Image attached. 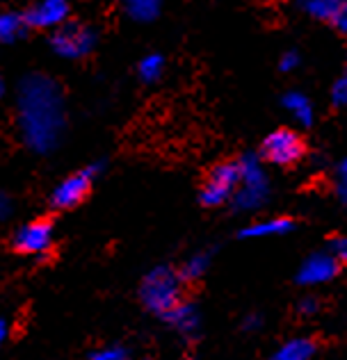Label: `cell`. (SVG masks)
<instances>
[{"mask_svg": "<svg viewBox=\"0 0 347 360\" xmlns=\"http://www.w3.org/2000/svg\"><path fill=\"white\" fill-rule=\"evenodd\" d=\"M126 358L128 354L124 347H103L92 356V360H126Z\"/></svg>", "mask_w": 347, "mask_h": 360, "instance_id": "18", "label": "cell"}, {"mask_svg": "<svg viewBox=\"0 0 347 360\" xmlns=\"http://www.w3.org/2000/svg\"><path fill=\"white\" fill-rule=\"evenodd\" d=\"M165 319L170 321V324L178 330L181 335H187L192 338L196 335V330L201 326V317H199V310H196L192 303H178L174 310H170L165 315Z\"/></svg>", "mask_w": 347, "mask_h": 360, "instance_id": "11", "label": "cell"}, {"mask_svg": "<svg viewBox=\"0 0 347 360\" xmlns=\"http://www.w3.org/2000/svg\"><path fill=\"white\" fill-rule=\"evenodd\" d=\"M25 16L16 12H0V44H12L25 30Z\"/></svg>", "mask_w": 347, "mask_h": 360, "instance_id": "14", "label": "cell"}, {"mask_svg": "<svg viewBox=\"0 0 347 360\" xmlns=\"http://www.w3.org/2000/svg\"><path fill=\"white\" fill-rule=\"evenodd\" d=\"M260 324H263V319L258 317V315H249V317H245V330H256V328H260Z\"/></svg>", "mask_w": 347, "mask_h": 360, "instance_id": "23", "label": "cell"}, {"mask_svg": "<svg viewBox=\"0 0 347 360\" xmlns=\"http://www.w3.org/2000/svg\"><path fill=\"white\" fill-rule=\"evenodd\" d=\"M293 219L288 217H275V219H267V221H258L254 226H249L240 233V238H249V240H256V238H272V235H284L293 231Z\"/></svg>", "mask_w": 347, "mask_h": 360, "instance_id": "13", "label": "cell"}, {"mask_svg": "<svg viewBox=\"0 0 347 360\" xmlns=\"http://www.w3.org/2000/svg\"><path fill=\"white\" fill-rule=\"evenodd\" d=\"M265 176H263L260 167L254 158H247L240 162V185L236 192V205L240 210H249V207H256L263 203L265 198Z\"/></svg>", "mask_w": 347, "mask_h": 360, "instance_id": "6", "label": "cell"}, {"mask_svg": "<svg viewBox=\"0 0 347 360\" xmlns=\"http://www.w3.org/2000/svg\"><path fill=\"white\" fill-rule=\"evenodd\" d=\"M163 66H165V60L160 55H146V58L139 62L137 71H139V78L144 82H153L163 75Z\"/></svg>", "mask_w": 347, "mask_h": 360, "instance_id": "17", "label": "cell"}, {"mask_svg": "<svg viewBox=\"0 0 347 360\" xmlns=\"http://www.w3.org/2000/svg\"><path fill=\"white\" fill-rule=\"evenodd\" d=\"M3 94H5V82H3V78H0V98H3Z\"/></svg>", "mask_w": 347, "mask_h": 360, "instance_id": "27", "label": "cell"}, {"mask_svg": "<svg viewBox=\"0 0 347 360\" xmlns=\"http://www.w3.org/2000/svg\"><path fill=\"white\" fill-rule=\"evenodd\" d=\"M9 214H12V198L0 192V221L7 219Z\"/></svg>", "mask_w": 347, "mask_h": 360, "instance_id": "21", "label": "cell"}, {"mask_svg": "<svg viewBox=\"0 0 347 360\" xmlns=\"http://www.w3.org/2000/svg\"><path fill=\"white\" fill-rule=\"evenodd\" d=\"M329 246H332L329 253L334 255V258L347 264V238H334Z\"/></svg>", "mask_w": 347, "mask_h": 360, "instance_id": "19", "label": "cell"}, {"mask_svg": "<svg viewBox=\"0 0 347 360\" xmlns=\"http://www.w3.org/2000/svg\"><path fill=\"white\" fill-rule=\"evenodd\" d=\"M181 274L170 267H156L149 271L142 285H139V299L156 315H167L181 303Z\"/></svg>", "mask_w": 347, "mask_h": 360, "instance_id": "2", "label": "cell"}, {"mask_svg": "<svg viewBox=\"0 0 347 360\" xmlns=\"http://www.w3.org/2000/svg\"><path fill=\"white\" fill-rule=\"evenodd\" d=\"M18 130L27 146L37 153H51L60 144L67 115H64V91L58 80L34 73L18 84L16 96Z\"/></svg>", "mask_w": 347, "mask_h": 360, "instance_id": "1", "label": "cell"}, {"mask_svg": "<svg viewBox=\"0 0 347 360\" xmlns=\"http://www.w3.org/2000/svg\"><path fill=\"white\" fill-rule=\"evenodd\" d=\"M258 3H265V5H275V3H281V0H258Z\"/></svg>", "mask_w": 347, "mask_h": 360, "instance_id": "26", "label": "cell"}, {"mask_svg": "<svg viewBox=\"0 0 347 360\" xmlns=\"http://www.w3.org/2000/svg\"><path fill=\"white\" fill-rule=\"evenodd\" d=\"M183 360H192V358H183Z\"/></svg>", "mask_w": 347, "mask_h": 360, "instance_id": "28", "label": "cell"}, {"mask_svg": "<svg viewBox=\"0 0 347 360\" xmlns=\"http://www.w3.org/2000/svg\"><path fill=\"white\" fill-rule=\"evenodd\" d=\"M25 23L39 30H58L69 21V3L67 0H39L30 12L23 14Z\"/></svg>", "mask_w": 347, "mask_h": 360, "instance_id": "10", "label": "cell"}, {"mask_svg": "<svg viewBox=\"0 0 347 360\" xmlns=\"http://www.w3.org/2000/svg\"><path fill=\"white\" fill-rule=\"evenodd\" d=\"M5 340H7V321L0 319V345H3Z\"/></svg>", "mask_w": 347, "mask_h": 360, "instance_id": "25", "label": "cell"}, {"mask_svg": "<svg viewBox=\"0 0 347 360\" xmlns=\"http://www.w3.org/2000/svg\"><path fill=\"white\" fill-rule=\"evenodd\" d=\"M339 269L341 262L332 253H313L299 267L297 283L299 285H322V283H329L332 278H336Z\"/></svg>", "mask_w": 347, "mask_h": 360, "instance_id": "8", "label": "cell"}, {"mask_svg": "<svg viewBox=\"0 0 347 360\" xmlns=\"http://www.w3.org/2000/svg\"><path fill=\"white\" fill-rule=\"evenodd\" d=\"M240 185V162H220L210 169L208 178L201 187V203L208 207L224 205L236 196Z\"/></svg>", "mask_w": 347, "mask_h": 360, "instance_id": "5", "label": "cell"}, {"mask_svg": "<svg viewBox=\"0 0 347 360\" xmlns=\"http://www.w3.org/2000/svg\"><path fill=\"white\" fill-rule=\"evenodd\" d=\"M315 356V342L308 338H295L281 345L270 360H313Z\"/></svg>", "mask_w": 347, "mask_h": 360, "instance_id": "12", "label": "cell"}, {"mask_svg": "<svg viewBox=\"0 0 347 360\" xmlns=\"http://www.w3.org/2000/svg\"><path fill=\"white\" fill-rule=\"evenodd\" d=\"M53 244V226L49 221H30L14 235V246L27 255H42Z\"/></svg>", "mask_w": 347, "mask_h": 360, "instance_id": "9", "label": "cell"}, {"mask_svg": "<svg viewBox=\"0 0 347 360\" xmlns=\"http://www.w3.org/2000/svg\"><path fill=\"white\" fill-rule=\"evenodd\" d=\"M332 23L336 27H341V30H347V3H343V7L336 12V16L332 18Z\"/></svg>", "mask_w": 347, "mask_h": 360, "instance_id": "22", "label": "cell"}, {"mask_svg": "<svg viewBox=\"0 0 347 360\" xmlns=\"http://www.w3.org/2000/svg\"><path fill=\"white\" fill-rule=\"evenodd\" d=\"M126 12L135 21H151L160 12V0H126Z\"/></svg>", "mask_w": 347, "mask_h": 360, "instance_id": "15", "label": "cell"}, {"mask_svg": "<svg viewBox=\"0 0 347 360\" xmlns=\"http://www.w3.org/2000/svg\"><path fill=\"white\" fill-rule=\"evenodd\" d=\"M210 267V253H194L190 260H187L183 264V269H181V278L183 281H196V278H201L206 271H208Z\"/></svg>", "mask_w": 347, "mask_h": 360, "instance_id": "16", "label": "cell"}, {"mask_svg": "<svg viewBox=\"0 0 347 360\" xmlns=\"http://www.w3.org/2000/svg\"><path fill=\"white\" fill-rule=\"evenodd\" d=\"M260 155L270 165L277 167H295L306 155V141L299 132L290 128H279L263 139Z\"/></svg>", "mask_w": 347, "mask_h": 360, "instance_id": "3", "label": "cell"}, {"mask_svg": "<svg viewBox=\"0 0 347 360\" xmlns=\"http://www.w3.org/2000/svg\"><path fill=\"white\" fill-rule=\"evenodd\" d=\"M297 310H299V315H306V317H311V315H315L317 310H320V303H317L315 299H302L299 301V306H297Z\"/></svg>", "mask_w": 347, "mask_h": 360, "instance_id": "20", "label": "cell"}, {"mask_svg": "<svg viewBox=\"0 0 347 360\" xmlns=\"http://www.w3.org/2000/svg\"><path fill=\"white\" fill-rule=\"evenodd\" d=\"M341 194H343V198L347 201V162L343 165V185H341Z\"/></svg>", "mask_w": 347, "mask_h": 360, "instance_id": "24", "label": "cell"}, {"mask_svg": "<svg viewBox=\"0 0 347 360\" xmlns=\"http://www.w3.org/2000/svg\"><path fill=\"white\" fill-rule=\"evenodd\" d=\"M94 174H96V167L82 169V172L73 174L69 178H64L62 183L53 189V194H51L53 207H58V210H67V207L78 205L82 198L87 196V192H89Z\"/></svg>", "mask_w": 347, "mask_h": 360, "instance_id": "7", "label": "cell"}, {"mask_svg": "<svg viewBox=\"0 0 347 360\" xmlns=\"http://www.w3.org/2000/svg\"><path fill=\"white\" fill-rule=\"evenodd\" d=\"M51 46L64 60H80L94 51V46H96V32H94V27L85 23L67 21L58 30H53Z\"/></svg>", "mask_w": 347, "mask_h": 360, "instance_id": "4", "label": "cell"}]
</instances>
